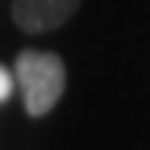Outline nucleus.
<instances>
[{"label": "nucleus", "instance_id": "7ed1b4c3", "mask_svg": "<svg viewBox=\"0 0 150 150\" xmlns=\"http://www.w3.org/2000/svg\"><path fill=\"white\" fill-rule=\"evenodd\" d=\"M11 92H14V75H11L3 64H0V103L8 100Z\"/></svg>", "mask_w": 150, "mask_h": 150}, {"label": "nucleus", "instance_id": "f257e3e1", "mask_svg": "<svg viewBox=\"0 0 150 150\" xmlns=\"http://www.w3.org/2000/svg\"><path fill=\"white\" fill-rule=\"evenodd\" d=\"M14 78L31 117H45L61 100L67 86L64 61L47 50H22L14 61Z\"/></svg>", "mask_w": 150, "mask_h": 150}, {"label": "nucleus", "instance_id": "f03ea898", "mask_svg": "<svg viewBox=\"0 0 150 150\" xmlns=\"http://www.w3.org/2000/svg\"><path fill=\"white\" fill-rule=\"evenodd\" d=\"M81 0H14L11 20L25 33H45L61 28L75 14Z\"/></svg>", "mask_w": 150, "mask_h": 150}]
</instances>
